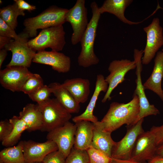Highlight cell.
<instances>
[{
	"instance_id": "cell-19",
	"label": "cell",
	"mask_w": 163,
	"mask_h": 163,
	"mask_svg": "<svg viewBox=\"0 0 163 163\" xmlns=\"http://www.w3.org/2000/svg\"><path fill=\"white\" fill-rule=\"evenodd\" d=\"M93 123L94 128L91 146L111 157L112 149L116 142L112 139L111 133L104 130L99 121Z\"/></svg>"
},
{
	"instance_id": "cell-20",
	"label": "cell",
	"mask_w": 163,
	"mask_h": 163,
	"mask_svg": "<svg viewBox=\"0 0 163 163\" xmlns=\"http://www.w3.org/2000/svg\"><path fill=\"white\" fill-rule=\"evenodd\" d=\"M62 84L79 104L88 100L90 93L88 79L79 78L67 79Z\"/></svg>"
},
{
	"instance_id": "cell-17",
	"label": "cell",
	"mask_w": 163,
	"mask_h": 163,
	"mask_svg": "<svg viewBox=\"0 0 163 163\" xmlns=\"http://www.w3.org/2000/svg\"><path fill=\"white\" fill-rule=\"evenodd\" d=\"M108 87V84L104 76L101 74L97 75L95 89L86 109L82 114L73 118V121L75 123L82 120L88 121L92 123L98 121L97 117L93 114L94 110L100 93L101 91L106 93Z\"/></svg>"
},
{
	"instance_id": "cell-14",
	"label": "cell",
	"mask_w": 163,
	"mask_h": 163,
	"mask_svg": "<svg viewBox=\"0 0 163 163\" xmlns=\"http://www.w3.org/2000/svg\"><path fill=\"white\" fill-rule=\"evenodd\" d=\"M158 147L156 137L151 131L144 132L138 137L130 159L143 162L149 160L155 155Z\"/></svg>"
},
{
	"instance_id": "cell-31",
	"label": "cell",
	"mask_w": 163,
	"mask_h": 163,
	"mask_svg": "<svg viewBox=\"0 0 163 163\" xmlns=\"http://www.w3.org/2000/svg\"><path fill=\"white\" fill-rule=\"evenodd\" d=\"M51 93V88L49 86L44 85L28 96L33 101L40 104L49 99Z\"/></svg>"
},
{
	"instance_id": "cell-5",
	"label": "cell",
	"mask_w": 163,
	"mask_h": 163,
	"mask_svg": "<svg viewBox=\"0 0 163 163\" xmlns=\"http://www.w3.org/2000/svg\"><path fill=\"white\" fill-rule=\"evenodd\" d=\"M65 35L62 25L49 27L43 29L36 37L29 40L28 46L36 52L48 48L59 52L66 44Z\"/></svg>"
},
{
	"instance_id": "cell-16",
	"label": "cell",
	"mask_w": 163,
	"mask_h": 163,
	"mask_svg": "<svg viewBox=\"0 0 163 163\" xmlns=\"http://www.w3.org/2000/svg\"><path fill=\"white\" fill-rule=\"evenodd\" d=\"M32 62L46 65L59 73L69 72L71 67L70 58L62 53L43 50L36 53Z\"/></svg>"
},
{
	"instance_id": "cell-27",
	"label": "cell",
	"mask_w": 163,
	"mask_h": 163,
	"mask_svg": "<svg viewBox=\"0 0 163 163\" xmlns=\"http://www.w3.org/2000/svg\"><path fill=\"white\" fill-rule=\"evenodd\" d=\"M24 15V11L19 9L14 2L0 9V18L14 30L17 26L18 17Z\"/></svg>"
},
{
	"instance_id": "cell-15",
	"label": "cell",
	"mask_w": 163,
	"mask_h": 163,
	"mask_svg": "<svg viewBox=\"0 0 163 163\" xmlns=\"http://www.w3.org/2000/svg\"><path fill=\"white\" fill-rule=\"evenodd\" d=\"M58 150L56 144L50 140L43 142L30 140L23 141V153L26 163L42 162L48 154Z\"/></svg>"
},
{
	"instance_id": "cell-10",
	"label": "cell",
	"mask_w": 163,
	"mask_h": 163,
	"mask_svg": "<svg viewBox=\"0 0 163 163\" xmlns=\"http://www.w3.org/2000/svg\"><path fill=\"white\" fill-rule=\"evenodd\" d=\"M136 68V63L134 60L132 61L127 59L115 60L110 62L108 68L110 74L105 78L108 87L102 100V103L111 99L110 95L113 91L125 80L124 77L128 71Z\"/></svg>"
},
{
	"instance_id": "cell-6",
	"label": "cell",
	"mask_w": 163,
	"mask_h": 163,
	"mask_svg": "<svg viewBox=\"0 0 163 163\" xmlns=\"http://www.w3.org/2000/svg\"><path fill=\"white\" fill-rule=\"evenodd\" d=\"M28 35L23 31L18 34V38L12 39L4 48L12 53L11 60L6 67L12 66L29 67L36 53L28 46Z\"/></svg>"
},
{
	"instance_id": "cell-36",
	"label": "cell",
	"mask_w": 163,
	"mask_h": 163,
	"mask_svg": "<svg viewBox=\"0 0 163 163\" xmlns=\"http://www.w3.org/2000/svg\"><path fill=\"white\" fill-rule=\"evenodd\" d=\"M12 40L10 38L0 36V50L4 48L5 46Z\"/></svg>"
},
{
	"instance_id": "cell-13",
	"label": "cell",
	"mask_w": 163,
	"mask_h": 163,
	"mask_svg": "<svg viewBox=\"0 0 163 163\" xmlns=\"http://www.w3.org/2000/svg\"><path fill=\"white\" fill-rule=\"evenodd\" d=\"M33 74L26 67H6L0 71V83L5 89L13 92L21 91L25 82Z\"/></svg>"
},
{
	"instance_id": "cell-42",
	"label": "cell",
	"mask_w": 163,
	"mask_h": 163,
	"mask_svg": "<svg viewBox=\"0 0 163 163\" xmlns=\"http://www.w3.org/2000/svg\"><path fill=\"white\" fill-rule=\"evenodd\" d=\"M33 163H43L42 162H34Z\"/></svg>"
},
{
	"instance_id": "cell-12",
	"label": "cell",
	"mask_w": 163,
	"mask_h": 163,
	"mask_svg": "<svg viewBox=\"0 0 163 163\" xmlns=\"http://www.w3.org/2000/svg\"><path fill=\"white\" fill-rule=\"evenodd\" d=\"M76 129L75 123L69 121L63 126L48 132L46 139L54 142L58 150L66 158L73 147Z\"/></svg>"
},
{
	"instance_id": "cell-4",
	"label": "cell",
	"mask_w": 163,
	"mask_h": 163,
	"mask_svg": "<svg viewBox=\"0 0 163 163\" xmlns=\"http://www.w3.org/2000/svg\"><path fill=\"white\" fill-rule=\"evenodd\" d=\"M37 104L42 116L41 131L49 132L62 126L69 121L71 118V113L56 98H50L44 102Z\"/></svg>"
},
{
	"instance_id": "cell-21",
	"label": "cell",
	"mask_w": 163,
	"mask_h": 163,
	"mask_svg": "<svg viewBox=\"0 0 163 163\" xmlns=\"http://www.w3.org/2000/svg\"><path fill=\"white\" fill-rule=\"evenodd\" d=\"M75 124L76 129L73 147L86 151L91 145L93 137V123L88 121L82 120Z\"/></svg>"
},
{
	"instance_id": "cell-23",
	"label": "cell",
	"mask_w": 163,
	"mask_h": 163,
	"mask_svg": "<svg viewBox=\"0 0 163 163\" xmlns=\"http://www.w3.org/2000/svg\"><path fill=\"white\" fill-rule=\"evenodd\" d=\"M51 89L52 93L60 104L70 113H77L80 106L69 92L58 82H53L48 85Z\"/></svg>"
},
{
	"instance_id": "cell-7",
	"label": "cell",
	"mask_w": 163,
	"mask_h": 163,
	"mask_svg": "<svg viewBox=\"0 0 163 163\" xmlns=\"http://www.w3.org/2000/svg\"><path fill=\"white\" fill-rule=\"evenodd\" d=\"M85 3V0H77L74 5L68 10L65 15L66 22L71 24L73 30L71 38L73 45L80 42L88 24L87 10Z\"/></svg>"
},
{
	"instance_id": "cell-24",
	"label": "cell",
	"mask_w": 163,
	"mask_h": 163,
	"mask_svg": "<svg viewBox=\"0 0 163 163\" xmlns=\"http://www.w3.org/2000/svg\"><path fill=\"white\" fill-rule=\"evenodd\" d=\"M133 2L132 0H106L99 7L101 14L108 12L115 15L122 22L129 24H137L140 22H135L127 19L124 15L125 10Z\"/></svg>"
},
{
	"instance_id": "cell-34",
	"label": "cell",
	"mask_w": 163,
	"mask_h": 163,
	"mask_svg": "<svg viewBox=\"0 0 163 163\" xmlns=\"http://www.w3.org/2000/svg\"><path fill=\"white\" fill-rule=\"evenodd\" d=\"M13 126L9 120L6 119L0 122V141L1 142L11 133Z\"/></svg>"
},
{
	"instance_id": "cell-28",
	"label": "cell",
	"mask_w": 163,
	"mask_h": 163,
	"mask_svg": "<svg viewBox=\"0 0 163 163\" xmlns=\"http://www.w3.org/2000/svg\"><path fill=\"white\" fill-rule=\"evenodd\" d=\"M43 85V79L40 75L33 73L25 82L21 91L29 95Z\"/></svg>"
},
{
	"instance_id": "cell-37",
	"label": "cell",
	"mask_w": 163,
	"mask_h": 163,
	"mask_svg": "<svg viewBox=\"0 0 163 163\" xmlns=\"http://www.w3.org/2000/svg\"><path fill=\"white\" fill-rule=\"evenodd\" d=\"M111 163H145L137 162L131 159L123 160L112 158Z\"/></svg>"
},
{
	"instance_id": "cell-3",
	"label": "cell",
	"mask_w": 163,
	"mask_h": 163,
	"mask_svg": "<svg viewBox=\"0 0 163 163\" xmlns=\"http://www.w3.org/2000/svg\"><path fill=\"white\" fill-rule=\"evenodd\" d=\"M68 9L52 6L34 17L25 19L23 22V31L29 37L37 36V30L62 24L65 22V15Z\"/></svg>"
},
{
	"instance_id": "cell-2",
	"label": "cell",
	"mask_w": 163,
	"mask_h": 163,
	"mask_svg": "<svg viewBox=\"0 0 163 163\" xmlns=\"http://www.w3.org/2000/svg\"><path fill=\"white\" fill-rule=\"evenodd\" d=\"M92 16L80 41L81 47L78 58L79 66L87 68L97 64L99 59L94 51V44L98 22L101 16L99 7L95 2L91 4Z\"/></svg>"
},
{
	"instance_id": "cell-8",
	"label": "cell",
	"mask_w": 163,
	"mask_h": 163,
	"mask_svg": "<svg viewBox=\"0 0 163 163\" xmlns=\"http://www.w3.org/2000/svg\"><path fill=\"white\" fill-rule=\"evenodd\" d=\"M143 50L135 49L134 50V61L136 65V87L134 95H136L139 99V112L137 122L144 117L151 115H156L159 113V110L154 105L151 104L146 96L145 88L142 84L141 73L142 69V58Z\"/></svg>"
},
{
	"instance_id": "cell-26",
	"label": "cell",
	"mask_w": 163,
	"mask_h": 163,
	"mask_svg": "<svg viewBox=\"0 0 163 163\" xmlns=\"http://www.w3.org/2000/svg\"><path fill=\"white\" fill-rule=\"evenodd\" d=\"M13 126V129L8 136L2 142V145L8 147L16 144L20 139L22 133L27 129V126L19 116H14L9 119Z\"/></svg>"
},
{
	"instance_id": "cell-18",
	"label": "cell",
	"mask_w": 163,
	"mask_h": 163,
	"mask_svg": "<svg viewBox=\"0 0 163 163\" xmlns=\"http://www.w3.org/2000/svg\"><path fill=\"white\" fill-rule=\"evenodd\" d=\"M154 61V66L151 75L143 85L145 89L153 91L163 101V90L161 85L163 77V49L157 52Z\"/></svg>"
},
{
	"instance_id": "cell-30",
	"label": "cell",
	"mask_w": 163,
	"mask_h": 163,
	"mask_svg": "<svg viewBox=\"0 0 163 163\" xmlns=\"http://www.w3.org/2000/svg\"><path fill=\"white\" fill-rule=\"evenodd\" d=\"M89 157L86 151L73 147L67 157L65 163H89Z\"/></svg>"
},
{
	"instance_id": "cell-40",
	"label": "cell",
	"mask_w": 163,
	"mask_h": 163,
	"mask_svg": "<svg viewBox=\"0 0 163 163\" xmlns=\"http://www.w3.org/2000/svg\"><path fill=\"white\" fill-rule=\"evenodd\" d=\"M155 155L163 158V144L157 147Z\"/></svg>"
},
{
	"instance_id": "cell-39",
	"label": "cell",
	"mask_w": 163,
	"mask_h": 163,
	"mask_svg": "<svg viewBox=\"0 0 163 163\" xmlns=\"http://www.w3.org/2000/svg\"><path fill=\"white\" fill-rule=\"evenodd\" d=\"M148 163H163V158L155 155Z\"/></svg>"
},
{
	"instance_id": "cell-41",
	"label": "cell",
	"mask_w": 163,
	"mask_h": 163,
	"mask_svg": "<svg viewBox=\"0 0 163 163\" xmlns=\"http://www.w3.org/2000/svg\"><path fill=\"white\" fill-rule=\"evenodd\" d=\"M160 129L161 131L163 133V125L160 126Z\"/></svg>"
},
{
	"instance_id": "cell-25",
	"label": "cell",
	"mask_w": 163,
	"mask_h": 163,
	"mask_svg": "<svg viewBox=\"0 0 163 163\" xmlns=\"http://www.w3.org/2000/svg\"><path fill=\"white\" fill-rule=\"evenodd\" d=\"M0 161L3 163H26L23 153V141L16 146L7 147L0 152Z\"/></svg>"
},
{
	"instance_id": "cell-9",
	"label": "cell",
	"mask_w": 163,
	"mask_h": 163,
	"mask_svg": "<svg viewBox=\"0 0 163 163\" xmlns=\"http://www.w3.org/2000/svg\"><path fill=\"white\" fill-rule=\"evenodd\" d=\"M143 120V118L133 125L127 126L126 135L120 141L116 142L113 147L112 158L123 160L130 159L136 139L139 135L144 131L142 127Z\"/></svg>"
},
{
	"instance_id": "cell-11",
	"label": "cell",
	"mask_w": 163,
	"mask_h": 163,
	"mask_svg": "<svg viewBox=\"0 0 163 163\" xmlns=\"http://www.w3.org/2000/svg\"><path fill=\"white\" fill-rule=\"evenodd\" d=\"M146 34V42L142 58V64L148 65L159 49L163 46V28L158 18H154L151 23L143 28Z\"/></svg>"
},
{
	"instance_id": "cell-29",
	"label": "cell",
	"mask_w": 163,
	"mask_h": 163,
	"mask_svg": "<svg viewBox=\"0 0 163 163\" xmlns=\"http://www.w3.org/2000/svg\"><path fill=\"white\" fill-rule=\"evenodd\" d=\"M89 163H111L112 158L91 145L86 150Z\"/></svg>"
},
{
	"instance_id": "cell-22",
	"label": "cell",
	"mask_w": 163,
	"mask_h": 163,
	"mask_svg": "<svg viewBox=\"0 0 163 163\" xmlns=\"http://www.w3.org/2000/svg\"><path fill=\"white\" fill-rule=\"evenodd\" d=\"M18 116L26 123L27 128V130H41L43 125L42 116L37 104H27L19 112Z\"/></svg>"
},
{
	"instance_id": "cell-38",
	"label": "cell",
	"mask_w": 163,
	"mask_h": 163,
	"mask_svg": "<svg viewBox=\"0 0 163 163\" xmlns=\"http://www.w3.org/2000/svg\"><path fill=\"white\" fill-rule=\"evenodd\" d=\"M8 50L4 48L0 50V68L5 60L7 55Z\"/></svg>"
},
{
	"instance_id": "cell-1",
	"label": "cell",
	"mask_w": 163,
	"mask_h": 163,
	"mask_svg": "<svg viewBox=\"0 0 163 163\" xmlns=\"http://www.w3.org/2000/svg\"><path fill=\"white\" fill-rule=\"evenodd\" d=\"M127 103L112 102L99 123L104 130L111 133L123 125H133L137 122L139 112V99L136 95Z\"/></svg>"
},
{
	"instance_id": "cell-32",
	"label": "cell",
	"mask_w": 163,
	"mask_h": 163,
	"mask_svg": "<svg viewBox=\"0 0 163 163\" xmlns=\"http://www.w3.org/2000/svg\"><path fill=\"white\" fill-rule=\"evenodd\" d=\"M66 158L63 154L58 150L53 152L46 155L43 159V163H65Z\"/></svg>"
},
{
	"instance_id": "cell-35",
	"label": "cell",
	"mask_w": 163,
	"mask_h": 163,
	"mask_svg": "<svg viewBox=\"0 0 163 163\" xmlns=\"http://www.w3.org/2000/svg\"><path fill=\"white\" fill-rule=\"evenodd\" d=\"M14 2L20 9L31 11L36 9L35 6L31 5L24 0H14Z\"/></svg>"
},
{
	"instance_id": "cell-33",
	"label": "cell",
	"mask_w": 163,
	"mask_h": 163,
	"mask_svg": "<svg viewBox=\"0 0 163 163\" xmlns=\"http://www.w3.org/2000/svg\"><path fill=\"white\" fill-rule=\"evenodd\" d=\"M0 36L8 37L15 40L18 35L14 30L11 28L1 18H0Z\"/></svg>"
}]
</instances>
